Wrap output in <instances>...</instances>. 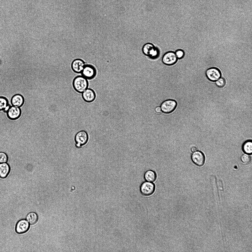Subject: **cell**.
Segmentation results:
<instances>
[{"label": "cell", "mask_w": 252, "mask_h": 252, "mask_svg": "<svg viewBox=\"0 0 252 252\" xmlns=\"http://www.w3.org/2000/svg\"><path fill=\"white\" fill-rule=\"evenodd\" d=\"M8 159V157L6 153L3 152H0V163H6Z\"/></svg>", "instance_id": "cell-22"}, {"label": "cell", "mask_w": 252, "mask_h": 252, "mask_svg": "<svg viewBox=\"0 0 252 252\" xmlns=\"http://www.w3.org/2000/svg\"><path fill=\"white\" fill-rule=\"evenodd\" d=\"M193 162L196 165L201 167L204 164L205 158L204 153L201 151L197 150L193 152L191 156Z\"/></svg>", "instance_id": "cell-8"}, {"label": "cell", "mask_w": 252, "mask_h": 252, "mask_svg": "<svg viewBox=\"0 0 252 252\" xmlns=\"http://www.w3.org/2000/svg\"><path fill=\"white\" fill-rule=\"evenodd\" d=\"M142 51L144 55L150 59L156 57L158 53V48L150 43L145 44L142 47Z\"/></svg>", "instance_id": "cell-3"}, {"label": "cell", "mask_w": 252, "mask_h": 252, "mask_svg": "<svg viewBox=\"0 0 252 252\" xmlns=\"http://www.w3.org/2000/svg\"><path fill=\"white\" fill-rule=\"evenodd\" d=\"M174 52L178 59H182L185 55V51L181 49H178L175 50Z\"/></svg>", "instance_id": "cell-21"}, {"label": "cell", "mask_w": 252, "mask_h": 252, "mask_svg": "<svg viewBox=\"0 0 252 252\" xmlns=\"http://www.w3.org/2000/svg\"><path fill=\"white\" fill-rule=\"evenodd\" d=\"M250 155L245 153L242 154L240 157L241 161L244 164H249L251 160V157Z\"/></svg>", "instance_id": "cell-20"}, {"label": "cell", "mask_w": 252, "mask_h": 252, "mask_svg": "<svg viewBox=\"0 0 252 252\" xmlns=\"http://www.w3.org/2000/svg\"><path fill=\"white\" fill-rule=\"evenodd\" d=\"M30 227V224L26 220L21 219L17 223L15 227L16 232L18 234H22L27 232Z\"/></svg>", "instance_id": "cell-11"}, {"label": "cell", "mask_w": 252, "mask_h": 252, "mask_svg": "<svg viewBox=\"0 0 252 252\" xmlns=\"http://www.w3.org/2000/svg\"><path fill=\"white\" fill-rule=\"evenodd\" d=\"M6 112L7 117L12 120L18 119L21 114V110L20 107L13 106H9Z\"/></svg>", "instance_id": "cell-10"}, {"label": "cell", "mask_w": 252, "mask_h": 252, "mask_svg": "<svg viewBox=\"0 0 252 252\" xmlns=\"http://www.w3.org/2000/svg\"><path fill=\"white\" fill-rule=\"evenodd\" d=\"M178 69H179V68H178ZM177 71H179V70H177Z\"/></svg>", "instance_id": "cell-26"}, {"label": "cell", "mask_w": 252, "mask_h": 252, "mask_svg": "<svg viewBox=\"0 0 252 252\" xmlns=\"http://www.w3.org/2000/svg\"><path fill=\"white\" fill-rule=\"evenodd\" d=\"M144 178L145 181L152 182L156 180L157 174L154 171L150 170H148L144 173Z\"/></svg>", "instance_id": "cell-17"}, {"label": "cell", "mask_w": 252, "mask_h": 252, "mask_svg": "<svg viewBox=\"0 0 252 252\" xmlns=\"http://www.w3.org/2000/svg\"><path fill=\"white\" fill-rule=\"evenodd\" d=\"M161 109L160 107L157 106L155 108V111L157 113H159L161 112Z\"/></svg>", "instance_id": "cell-24"}, {"label": "cell", "mask_w": 252, "mask_h": 252, "mask_svg": "<svg viewBox=\"0 0 252 252\" xmlns=\"http://www.w3.org/2000/svg\"><path fill=\"white\" fill-rule=\"evenodd\" d=\"M242 149L245 153L249 155L252 154V140H247L245 141L242 146Z\"/></svg>", "instance_id": "cell-16"}, {"label": "cell", "mask_w": 252, "mask_h": 252, "mask_svg": "<svg viewBox=\"0 0 252 252\" xmlns=\"http://www.w3.org/2000/svg\"><path fill=\"white\" fill-rule=\"evenodd\" d=\"M84 61L80 59H76L74 60L71 64V67L73 71L77 73H81L85 65Z\"/></svg>", "instance_id": "cell-12"}, {"label": "cell", "mask_w": 252, "mask_h": 252, "mask_svg": "<svg viewBox=\"0 0 252 252\" xmlns=\"http://www.w3.org/2000/svg\"><path fill=\"white\" fill-rule=\"evenodd\" d=\"M178 60L174 52L173 51H169L163 55L162 60V63L168 65H171L175 64Z\"/></svg>", "instance_id": "cell-7"}, {"label": "cell", "mask_w": 252, "mask_h": 252, "mask_svg": "<svg viewBox=\"0 0 252 252\" xmlns=\"http://www.w3.org/2000/svg\"><path fill=\"white\" fill-rule=\"evenodd\" d=\"M198 149L195 146H193L191 148V151L192 152H194L197 150Z\"/></svg>", "instance_id": "cell-25"}, {"label": "cell", "mask_w": 252, "mask_h": 252, "mask_svg": "<svg viewBox=\"0 0 252 252\" xmlns=\"http://www.w3.org/2000/svg\"><path fill=\"white\" fill-rule=\"evenodd\" d=\"M11 102L12 106L20 108L23 105L24 99L21 95L16 94L12 97Z\"/></svg>", "instance_id": "cell-14"}, {"label": "cell", "mask_w": 252, "mask_h": 252, "mask_svg": "<svg viewBox=\"0 0 252 252\" xmlns=\"http://www.w3.org/2000/svg\"><path fill=\"white\" fill-rule=\"evenodd\" d=\"M226 83L225 79L223 78H220L216 81V84L218 87L222 88L225 85Z\"/></svg>", "instance_id": "cell-23"}, {"label": "cell", "mask_w": 252, "mask_h": 252, "mask_svg": "<svg viewBox=\"0 0 252 252\" xmlns=\"http://www.w3.org/2000/svg\"><path fill=\"white\" fill-rule=\"evenodd\" d=\"M72 85L74 89L77 92L82 93L88 88L89 83L87 79L83 76H78L76 77L73 79Z\"/></svg>", "instance_id": "cell-1"}, {"label": "cell", "mask_w": 252, "mask_h": 252, "mask_svg": "<svg viewBox=\"0 0 252 252\" xmlns=\"http://www.w3.org/2000/svg\"><path fill=\"white\" fill-rule=\"evenodd\" d=\"M155 186L152 182L145 181L143 182L140 187V191L141 194L144 196H149L154 192Z\"/></svg>", "instance_id": "cell-5"}, {"label": "cell", "mask_w": 252, "mask_h": 252, "mask_svg": "<svg viewBox=\"0 0 252 252\" xmlns=\"http://www.w3.org/2000/svg\"><path fill=\"white\" fill-rule=\"evenodd\" d=\"M81 73L82 76L87 79L91 80L96 77L97 71L93 65L90 64H86L85 65Z\"/></svg>", "instance_id": "cell-6"}, {"label": "cell", "mask_w": 252, "mask_h": 252, "mask_svg": "<svg viewBox=\"0 0 252 252\" xmlns=\"http://www.w3.org/2000/svg\"><path fill=\"white\" fill-rule=\"evenodd\" d=\"M206 75L209 80L213 82L216 81L221 78V73L217 68L213 67L208 69L206 71Z\"/></svg>", "instance_id": "cell-9"}, {"label": "cell", "mask_w": 252, "mask_h": 252, "mask_svg": "<svg viewBox=\"0 0 252 252\" xmlns=\"http://www.w3.org/2000/svg\"><path fill=\"white\" fill-rule=\"evenodd\" d=\"M88 140L89 136L86 131L81 130L79 131L74 137L76 147L79 149L81 148L87 143Z\"/></svg>", "instance_id": "cell-2"}, {"label": "cell", "mask_w": 252, "mask_h": 252, "mask_svg": "<svg viewBox=\"0 0 252 252\" xmlns=\"http://www.w3.org/2000/svg\"><path fill=\"white\" fill-rule=\"evenodd\" d=\"M177 106L176 101L173 99H168L163 101L160 105L161 111L164 113L168 114L173 111Z\"/></svg>", "instance_id": "cell-4"}, {"label": "cell", "mask_w": 252, "mask_h": 252, "mask_svg": "<svg viewBox=\"0 0 252 252\" xmlns=\"http://www.w3.org/2000/svg\"><path fill=\"white\" fill-rule=\"evenodd\" d=\"M82 94L83 99L87 102H92L94 101L96 98V93L95 91L91 89L87 88Z\"/></svg>", "instance_id": "cell-13"}, {"label": "cell", "mask_w": 252, "mask_h": 252, "mask_svg": "<svg viewBox=\"0 0 252 252\" xmlns=\"http://www.w3.org/2000/svg\"><path fill=\"white\" fill-rule=\"evenodd\" d=\"M10 167L6 163H0V177L5 178L9 174L10 171Z\"/></svg>", "instance_id": "cell-15"}, {"label": "cell", "mask_w": 252, "mask_h": 252, "mask_svg": "<svg viewBox=\"0 0 252 252\" xmlns=\"http://www.w3.org/2000/svg\"><path fill=\"white\" fill-rule=\"evenodd\" d=\"M26 219L30 224L33 225L35 224L38 221V217L36 213L31 212L27 215Z\"/></svg>", "instance_id": "cell-18"}, {"label": "cell", "mask_w": 252, "mask_h": 252, "mask_svg": "<svg viewBox=\"0 0 252 252\" xmlns=\"http://www.w3.org/2000/svg\"><path fill=\"white\" fill-rule=\"evenodd\" d=\"M9 107L7 99L4 97L0 96V111L6 112Z\"/></svg>", "instance_id": "cell-19"}]
</instances>
